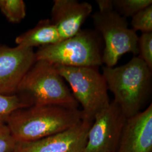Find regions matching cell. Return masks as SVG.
Listing matches in <instances>:
<instances>
[{"mask_svg":"<svg viewBox=\"0 0 152 152\" xmlns=\"http://www.w3.org/2000/svg\"><path fill=\"white\" fill-rule=\"evenodd\" d=\"M138 57L152 70V32L142 33L138 38Z\"/></svg>","mask_w":152,"mask_h":152,"instance_id":"17","label":"cell"},{"mask_svg":"<svg viewBox=\"0 0 152 152\" xmlns=\"http://www.w3.org/2000/svg\"><path fill=\"white\" fill-rule=\"evenodd\" d=\"M36 61L33 49L0 46V94H15L22 78Z\"/></svg>","mask_w":152,"mask_h":152,"instance_id":"9","label":"cell"},{"mask_svg":"<svg viewBox=\"0 0 152 152\" xmlns=\"http://www.w3.org/2000/svg\"><path fill=\"white\" fill-rule=\"evenodd\" d=\"M127 118L114 100L95 117L83 152H117Z\"/></svg>","mask_w":152,"mask_h":152,"instance_id":"7","label":"cell"},{"mask_svg":"<svg viewBox=\"0 0 152 152\" xmlns=\"http://www.w3.org/2000/svg\"><path fill=\"white\" fill-rule=\"evenodd\" d=\"M0 10L12 23H19L26 15V4L23 0H0Z\"/></svg>","mask_w":152,"mask_h":152,"instance_id":"13","label":"cell"},{"mask_svg":"<svg viewBox=\"0 0 152 152\" xmlns=\"http://www.w3.org/2000/svg\"><path fill=\"white\" fill-rule=\"evenodd\" d=\"M98 34L90 29H81L69 38L39 48L35 53L36 60H45L55 66L99 67L103 64V48Z\"/></svg>","mask_w":152,"mask_h":152,"instance_id":"5","label":"cell"},{"mask_svg":"<svg viewBox=\"0 0 152 152\" xmlns=\"http://www.w3.org/2000/svg\"><path fill=\"white\" fill-rule=\"evenodd\" d=\"M28 107L16 94L4 95L0 94V121H6L14 111Z\"/></svg>","mask_w":152,"mask_h":152,"instance_id":"15","label":"cell"},{"mask_svg":"<svg viewBox=\"0 0 152 152\" xmlns=\"http://www.w3.org/2000/svg\"><path fill=\"white\" fill-rule=\"evenodd\" d=\"M55 67L68 83L74 98L81 105L83 118L94 121L96 114L110 103L107 85L99 67Z\"/></svg>","mask_w":152,"mask_h":152,"instance_id":"6","label":"cell"},{"mask_svg":"<svg viewBox=\"0 0 152 152\" xmlns=\"http://www.w3.org/2000/svg\"><path fill=\"white\" fill-rule=\"evenodd\" d=\"M83 120L79 109L32 106L14 111L6 121L17 142L35 141L66 130Z\"/></svg>","mask_w":152,"mask_h":152,"instance_id":"1","label":"cell"},{"mask_svg":"<svg viewBox=\"0 0 152 152\" xmlns=\"http://www.w3.org/2000/svg\"><path fill=\"white\" fill-rule=\"evenodd\" d=\"M61 40L59 32L50 19L41 20L36 26L18 36V46L33 49L56 44Z\"/></svg>","mask_w":152,"mask_h":152,"instance_id":"12","label":"cell"},{"mask_svg":"<svg viewBox=\"0 0 152 152\" xmlns=\"http://www.w3.org/2000/svg\"><path fill=\"white\" fill-rule=\"evenodd\" d=\"M15 94L28 107L55 105L78 109L79 104L54 65L37 60L23 77Z\"/></svg>","mask_w":152,"mask_h":152,"instance_id":"3","label":"cell"},{"mask_svg":"<svg viewBox=\"0 0 152 152\" xmlns=\"http://www.w3.org/2000/svg\"><path fill=\"white\" fill-rule=\"evenodd\" d=\"M93 122L83 118L60 133L35 141L18 142L15 152H83Z\"/></svg>","mask_w":152,"mask_h":152,"instance_id":"8","label":"cell"},{"mask_svg":"<svg viewBox=\"0 0 152 152\" xmlns=\"http://www.w3.org/2000/svg\"><path fill=\"white\" fill-rule=\"evenodd\" d=\"M17 144L6 123L0 121V152H15Z\"/></svg>","mask_w":152,"mask_h":152,"instance_id":"18","label":"cell"},{"mask_svg":"<svg viewBox=\"0 0 152 152\" xmlns=\"http://www.w3.org/2000/svg\"><path fill=\"white\" fill-rule=\"evenodd\" d=\"M152 71L138 56L124 65L103 68L108 89L127 118L141 112L152 92Z\"/></svg>","mask_w":152,"mask_h":152,"instance_id":"2","label":"cell"},{"mask_svg":"<svg viewBox=\"0 0 152 152\" xmlns=\"http://www.w3.org/2000/svg\"><path fill=\"white\" fill-rule=\"evenodd\" d=\"M99 10L92 15L95 30L102 36L104 47L103 63L113 67L126 53L138 55V38L136 31L129 27L127 18L113 7L112 0H96Z\"/></svg>","mask_w":152,"mask_h":152,"instance_id":"4","label":"cell"},{"mask_svg":"<svg viewBox=\"0 0 152 152\" xmlns=\"http://www.w3.org/2000/svg\"><path fill=\"white\" fill-rule=\"evenodd\" d=\"M114 10L126 18H132L138 12L152 5V0H112Z\"/></svg>","mask_w":152,"mask_h":152,"instance_id":"14","label":"cell"},{"mask_svg":"<svg viewBox=\"0 0 152 152\" xmlns=\"http://www.w3.org/2000/svg\"><path fill=\"white\" fill-rule=\"evenodd\" d=\"M92 11V5L87 2L54 0L50 20L63 40L78 32Z\"/></svg>","mask_w":152,"mask_h":152,"instance_id":"11","label":"cell"},{"mask_svg":"<svg viewBox=\"0 0 152 152\" xmlns=\"http://www.w3.org/2000/svg\"><path fill=\"white\" fill-rule=\"evenodd\" d=\"M152 152V104L127 118L117 152Z\"/></svg>","mask_w":152,"mask_h":152,"instance_id":"10","label":"cell"},{"mask_svg":"<svg viewBox=\"0 0 152 152\" xmlns=\"http://www.w3.org/2000/svg\"><path fill=\"white\" fill-rule=\"evenodd\" d=\"M131 18V26L135 31L152 32V5L138 12Z\"/></svg>","mask_w":152,"mask_h":152,"instance_id":"16","label":"cell"}]
</instances>
